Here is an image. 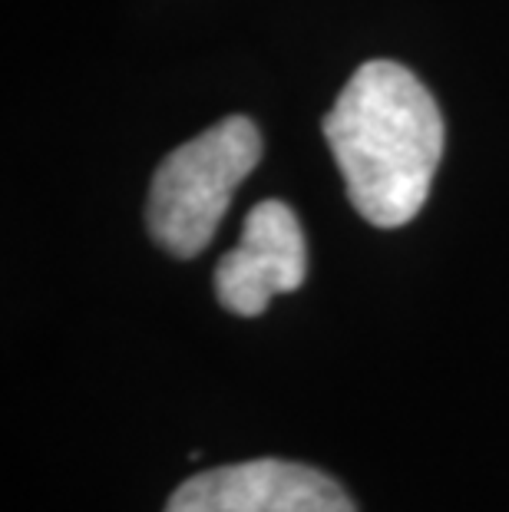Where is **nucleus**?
<instances>
[{"label":"nucleus","instance_id":"nucleus-1","mask_svg":"<svg viewBox=\"0 0 509 512\" xmlns=\"http://www.w3.org/2000/svg\"><path fill=\"white\" fill-rule=\"evenodd\" d=\"M324 139L361 219L377 228L417 219L443 156V116L404 63L357 67L324 116Z\"/></svg>","mask_w":509,"mask_h":512},{"label":"nucleus","instance_id":"nucleus-3","mask_svg":"<svg viewBox=\"0 0 509 512\" xmlns=\"http://www.w3.org/2000/svg\"><path fill=\"white\" fill-rule=\"evenodd\" d=\"M162 512H357V506L334 476L265 456L186 479Z\"/></svg>","mask_w":509,"mask_h":512},{"label":"nucleus","instance_id":"nucleus-2","mask_svg":"<svg viewBox=\"0 0 509 512\" xmlns=\"http://www.w3.org/2000/svg\"><path fill=\"white\" fill-rule=\"evenodd\" d=\"M262 159V136L248 116L222 123L159 162L146 202L149 235L176 258H196L229 212L235 189Z\"/></svg>","mask_w":509,"mask_h":512},{"label":"nucleus","instance_id":"nucleus-4","mask_svg":"<svg viewBox=\"0 0 509 512\" xmlns=\"http://www.w3.org/2000/svg\"><path fill=\"white\" fill-rule=\"evenodd\" d=\"M308 278V248L298 215L265 199L245 215L242 238L215 265V294L238 318L265 314L275 294H291Z\"/></svg>","mask_w":509,"mask_h":512}]
</instances>
